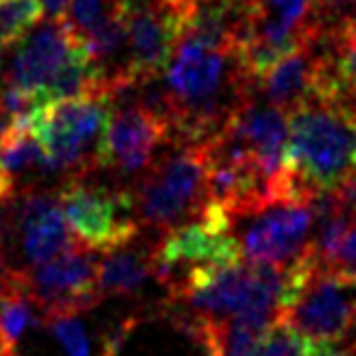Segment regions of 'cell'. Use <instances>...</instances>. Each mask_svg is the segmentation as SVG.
Wrapping results in <instances>:
<instances>
[{
	"label": "cell",
	"instance_id": "cell-1",
	"mask_svg": "<svg viewBox=\"0 0 356 356\" xmlns=\"http://www.w3.org/2000/svg\"><path fill=\"white\" fill-rule=\"evenodd\" d=\"M283 168L307 198L334 193L356 173V110L312 100L288 115Z\"/></svg>",
	"mask_w": 356,
	"mask_h": 356
},
{
	"label": "cell",
	"instance_id": "cell-2",
	"mask_svg": "<svg viewBox=\"0 0 356 356\" xmlns=\"http://www.w3.org/2000/svg\"><path fill=\"white\" fill-rule=\"evenodd\" d=\"M139 227L163 234L203 213L205 195V147L184 144L176 154L152 163L132 191Z\"/></svg>",
	"mask_w": 356,
	"mask_h": 356
},
{
	"label": "cell",
	"instance_id": "cell-3",
	"mask_svg": "<svg viewBox=\"0 0 356 356\" xmlns=\"http://www.w3.org/2000/svg\"><path fill=\"white\" fill-rule=\"evenodd\" d=\"M118 100L110 95L56 100L35 120L30 132L42 142L49 173L86 178L95 163V147Z\"/></svg>",
	"mask_w": 356,
	"mask_h": 356
},
{
	"label": "cell",
	"instance_id": "cell-4",
	"mask_svg": "<svg viewBox=\"0 0 356 356\" xmlns=\"http://www.w3.org/2000/svg\"><path fill=\"white\" fill-rule=\"evenodd\" d=\"M154 281L166 291L184 281L186 273L200 266H227L242 259L234 220L220 205L205 203L195 220L161 234L154 244Z\"/></svg>",
	"mask_w": 356,
	"mask_h": 356
},
{
	"label": "cell",
	"instance_id": "cell-5",
	"mask_svg": "<svg viewBox=\"0 0 356 356\" xmlns=\"http://www.w3.org/2000/svg\"><path fill=\"white\" fill-rule=\"evenodd\" d=\"M74 237L90 252L108 254L134 242L139 234L132 191L88 184L86 178H66L56 193Z\"/></svg>",
	"mask_w": 356,
	"mask_h": 356
},
{
	"label": "cell",
	"instance_id": "cell-6",
	"mask_svg": "<svg viewBox=\"0 0 356 356\" xmlns=\"http://www.w3.org/2000/svg\"><path fill=\"white\" fill-rule=\"evenodd\" d=\"M20 281L40 312V322L56 315H83L103 300L98 259L83 244H76L51 261L20 268Z\"/></svg>",
	"mask_w": 356,
	"mask_h": 356
},
{
	"label": "cell",
	"instance_id": "cell-7",
	"mask_svg": "<svg viewBox=\"0 0 356 356\" xmlns=\"http://www.w3.org/2000/svg\"><path fill=\"white\" fill-rule=\"evenodd\" d=\"M354 286L317 266L291 305L278 315V322L300 337L327 344H344L354 327Z\"/></svg>",
	"mask_w": 356,
	"mask_h": 356
},
{
	"label": "cell",
	"instance_id": "cell-8",
	"mask_svg": "<svg viewBox=\"0 0 356 356\" xmlns=\"http://www.w3.org/2000/svg\"><path fill=\"white\" fill-rule=\"evenodd\" d=\"M252 222L239 239L242 259L286 268L312 252L315 210L310 203H273L249 215Z\"/></svg>",
	"mask_w": 356,
	"mask_h": 356
},
{
	"label": "cell",
	"instance_id": "cell-9",
	"mask_svg": "<svg viewBox=\"0 0 356 356\" xmlns=\"http://www.w3.org/2000/svg\"><path fill=\"white\" fill-rule=\"evenodd\" d=\"M171 139V124L147 110L142 103L134 100L120 108L115 103L95 147V163L118 173L147 171L154 163L156 149Z\"/></svg>",
	"mask_w": 356,
	"mask_h": 356
},
{
	"label": "cell",
	"instance_id": "cell-10",
	"mask_svg": "<svg viewBox=\"0 0 356 356\" xmlns=\"http://www.w3.org/2000/svg\"><path fill=\"white\" fill-rule=\"evenodd\" d=\"M124 17V71L132 86L159 79L173 56L178 22L161 0H127Z\"/></svg>",
	"mask_w": 356,
	"mask_h": 356
},
{
	"label": "cell",
	"instance_id": "cell-11",
	"mask_svg": "<svg viewBox=\"0 0 356 356\" xmlns=\"http://www.w3.org/2000/svg\"><path fill=\"white\" fill-rule=\"evenodd\" d=\"M10 210V229H15L17 239H20V268L51 261L54 257L69 252L71 247L79 244L64 213H61L56 195L37 193L32 188L27 193L17 195L13 200Z\"/></svg>",
	"mask_w": 356,
	"mask_h": 356
},
{
	"label": "cell",
	"instance_id": "cell-12",
	"mask_svg": "<svg viewBox=\"0 0 356 356\" xmlns=\"http://www.w3.org/2000/svg\"><path fill=\"white\" fill-rule=\"evenodd\" d=\"M76 40L61 17H42L20 42L13 56L8 83L17 88L40 90L49 83L54 71L64 64L69 51L74 49Z\"/></svg>",
	"mask_w": 356,
	"mask_h": 356
},
{
	"label": "cell",
	"instance_id": "cell-13",
	"mask_svg": "<svg viewBox=\"0 0 356 356\" xmlns=\"http://www.w3.org/2000/svg\"><path fill=\"white\" fill-rule=\"evenodd\" d=\"M154 247H132V242L108 252L98 261L100 296H137L154 278Z\"/></svg>",
	"mask_w": 356,
	"mask_h": 356
},
{
	"label": "cell",
	"instance_id": "cell-14",
	"mask_svg": "<svg viewBox=\"0 0 356 356\" xmlns=\"http://www.w3.org/2000/svg\"><path fill=\"white\" fill-rule=\"evenodd\" d=\"M0 173L10 181L17 195L32 191L37 178L49 173L44 147L30 129L13 127L0 139Z\"/></svg>",
	"mask_w": 356,
	"mask_h": 356
},
{
	"label": "cell",
	"instance_id": "cell-15",
	"mask_svg": "<svg viewBox=\"0 0 356 356\" xmlns=\"http://www.w3.org/2000/svg\"><path fill=\"white\" fill-rule=\"evenodd\" d=\"M35 325H42L40 312L27 298L17 268L15 283L0 291V356H22L20 344Z\"/></svg>",
	"mask_w": 356,
	"mask_h": 356
},
{
	"label": "cell",
	"instance_id": "cell-16",
	"mask_svg": "<svg viewBox=\"0 0 356 356\" xmlns=\"http://www.w3.org/2000/svg\"><path fill=\"white\" fill-rule=\"evenodd\" d=\"M254 356H344V351L339 344L305 339L298 332L276 322L261 337Z\"/></svg>",
	"mask_w": 356,
	"mask_h": 356
},
{
	"label": "cell",
	"instance_id": "cell-17",
	"mask_svg": "<svg viewBox=\"0 0 356 356\" xmlns=\"http://www.w3.org/2000/svg\"><path fill=\"white\" fill-rule=\"evenodd\" d=\"M124 8L127 0H69L61 13V22L76 40H83L103 22L122 15Z\"/></svg>",
	"mask_w": 356,
	"mask_h": 356
},
{
	"label": "cell",
	"instance_id": "cell-18",
	"mask_svg": "<svg viewBox=\"0 0 356 356\" xmlns=\"http://www.w3.org/2000/svg\"><path fill=\"white\" fill-rule=\"evenodd\" d=\"M44 17L40 0H0V56Z\"/></svg>",
	"mask_w": 356,
	"mask_h": 356
},
{
	"label": "cell",
	"instance_id": "cell-19",
	"mask_svg": "<svg viewBox=\"0 0 356 356\" xmlns=\"http://www.w3.org/2000/svg\"><path fill=\"white\" fill-rule=\"evenodd\" d=\"M42 325L56 337L64 349V356H90V341L79 315H56L42 320Z\"/></svg>",
	"mask_w": 356,
	"mask_h": 356
},
{
	"label": "cell",
	"instance_id": "cell-20",
	"mask_svg": "<svg viewBox=\"0 0 356 356\" xmlns=\"http://www.w3.org/2000/svg\"><path fill=\"white\" fill-rule=\"evenodd\" d=\"M322 268L334 273L337 278H341V281H346L349 286L356 288V218L349 222V227H346L337 252L332 254L327 266H322Z\"/></svg>",
	"mask_w": 356,
	"mask_h": 356
},
{
	"label": "cell",
	"instance_id": "cell-21",
	"mask_svg": "<svg viewBox=\"0 0 356 356\" xmlns=\"http://www.w3.org/2000/svg\"><path fill=\"white\" fill-rule=\"evenodd\" d=\"M139 325V315H129L124 320H120L108 334L103 337L100 344V356H118L122 351V344L127 341V337L132 334V330Z\"/></svg>",
	"mask_w": 356,
	"mask_h": 356
},
{
	"label": "cell",
	"instance_id": "cell-22",
	"mask_svg": "<svg viewBox=\"0 0 356 356\" xmlns=\"http://www.w3.org/2000/svg\"><path fill=\"white\" fill-rule=\"evenodd\" d=\"M8 234H10V205L0 203V254H6Z\"/></svg>",
	"mask_w": 356,
	"mask_h": 356
},
{
	"label": "cell",
	"instance_id": "cell-23",
	"mask_svg": "<svg viewBox=\"0 0 356 356\" xmlns=\"http://www.w3.org/2000/svg\"><path fill=\"white\" fill-rule=\"evenodd\" d=\"M66 3H69V0H40L42 10H44V15H49V17H61Z\"/></svg>",
	"mask_w": 356,
	"mask_h": 356
},
{
	"label": "cell",
	"instance_id": "cell-24",
	"mask_svg": "<svg viewBox=\"0 0 356 356\" xmlns=\"http://www.w3.org/2000/svg\"><path fill=\"white\" fill-rule=\"evenodd\" d=\"M354 300H356V296H354ZM341 351H344V356L356 354V317H354V327H351L349 337H346V341L341 344Z\"/></svg>",
	"mask_w": 356,
	"mask_h": 356
},
{
	"label": "cell",
	"instance_id": "cell-25",
	"mask_svg": "<svg viewBox=\"0 0 356 356\" xmlns=\"http://www.w3.org/2000/svg\"><path fill=\"white\" fill-rule=\"evenodd\" d=\"M317 3H320V10L327 13V10H337V8L349 6V3H354V0H317Z\"/></svg>",
	"mask_w": 356,
	"mask_h": 356
},
{
	"label": "cell",
	"instance_id": "cell-26",
	"mask_svg": "<svg viewBox=\"0 0 356 356\" xmlns=\"http://www.w3.org/2000/svg\"><path fill=\"white\" fill-rule=\"evenodd\" d=\"M13 129V122H10V118H8L6 113H0V139L6 137L8 132Z\"/></svg>",
	"mask_w": 356,
	"mask_h": 356
}]
</instances>
